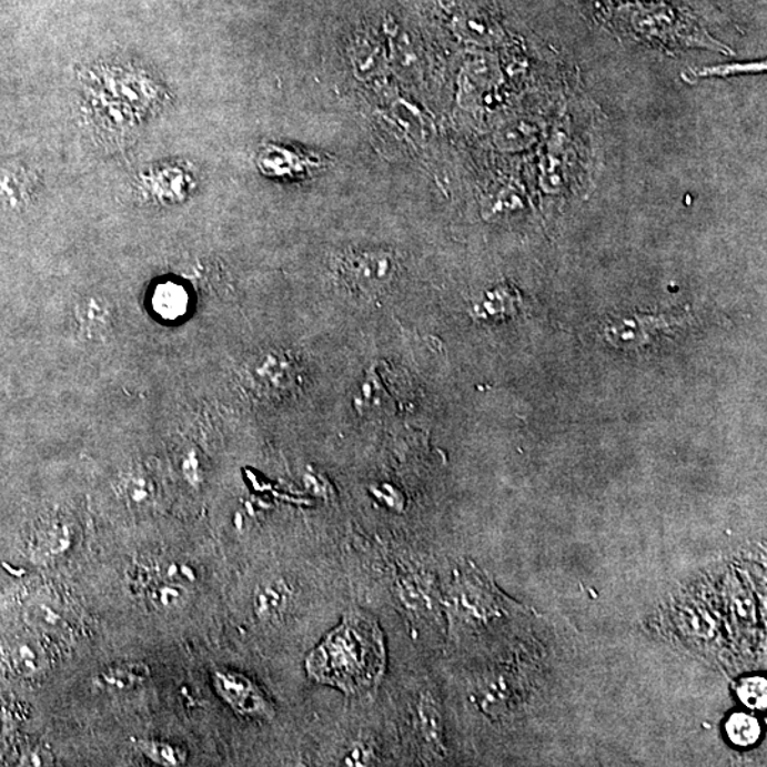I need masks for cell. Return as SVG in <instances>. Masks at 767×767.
I'll list each match as a JSON object with an SVG mask.
<instances>
[{
    "label": "cell",
    "instance_id": "cell-3",
    "mask_svg": "<svg viewBox=\"0 0 767 767\" xmlns=\"http://www.w3.org/2000/svg\"><path fill=\"white\" fill-rule=\"evenodd\" d=\"M635 30L659 38H695L693 24L679 17L677 12L662 4L654 7H635L632 12Z\"/></svg>",
    "mask_w": 767,
    "mask_h": 767
},
{
    "label": "cell",
    "instance_id": "cell-8",
    "mask_svg": "<svg viewBox=\"0 0 767 767\" xmlns=\"http://www.w3.org/2000/svg\"><path fill=\"white\" fill-rule=\"evenodd\" d=\"M738 697L748 708L755 710L766 709L767 684L761 677L741 679L738 688Z\"/></svg>",
    "mask_w": 767,
    "mask_h": 767
},
{
    "label": "cell",
    "instance_id": "cell-10",
    "mask_svg": "<svg viewBox=\"0 0 767 767\" xmlns=\"http://www.w3.org/2000/svg\"><path fill=\"white\" fill-rule=\"evenodd\" d=\"M760 69H765V65H761L760 68L759 64H730L720 65V68L704 69L695 75H698V78H716V75H734L739 73H749V71L751 70L760 71Z\"/></svg>",
    "mask_w": 767,
    "mask_h": 767
},
{
    "label": "cell",
    "instance_id": "cell-7",
    "mask_svg": "<svg viewBox=\"0 0 767 767\" xmlns=\"http://www.w3.org/2000/svg\"><path fill=\"white\" fill-rule=\"evenodd\" d=\"M761 734L758 719L748 714H734L726 723V735L734 745L749 748L759 740Z\"/></svg>",
    "mask_w": 767,
    "mask_h": 767
},
{
    "label": "cell",
    "instance_id": "cell-4",
    "mask_svg": "<svg viewBox=\"0 0 767 767\" xmlns=\"http://www.w3.org/2000/svg\"><path fill=\"white\" fill-rule=\"evenodd\" d=\"M262 166L268 174L282 178H306L314 171L324 166V161L319 157H312L306 152L281 149V147H269L263 152Z\"/></svg>",
    "mask_w": 767,
    "mask_h": 767
},
{
    "label": "cell",
    "instance_id": "cell-9",
    "mask_svg": "<svg viewBox=\"0 0 767 767\" xmlns=\"http://www.w3.org/2000/svg\"><path fill=\"white\" fill-rule=\"evenodd\" d=\"M142 748H144L145 754L149 755L151 759L159 761V764H180V759H178L175 750L172 749L171 746H168L165 744H157V741H151V744L142 745Z\"/></svg>",
    "mask_w": 767,
    "mask_h": 767
},
{
    "label": "cell",
    "instance_id": "cell-6",
    "mask_svg": "<svg viewBox=\"0 0 767 767\" xmlns=\"http://www.w3.org/2000/svg\"><path fill=\"white\" fill-rule=\"evenodd\" d=\"M188 303H190V297L185 289L172 282L160 284L152 299L155 312L166 320L184 316Z\"/></svg>",
    "mask_w": 767,
    "mask_h": 767
},
{
    "label": "cell",
    "instance_id": "cell-2",
    "mask_svg": "<svg viewBox=\"0 0 767 767\" xmlns=\"http://www.w3.org/2000/svg\"><path fill=\"white\" fill-rule=\"evenodd\" d=\"M394 259L385 252H363L344 259L342 277L353 291L373 294L393 281Z\"/></svg>",
    "mask_w": 767,
    "mask_h": 767
},
{
    "label": "cell",
    "instance_id": "cell-11",
    "mask_svg": "<svg viewBox=\"0 0 767 767\" xmlns=\"http://www.w3.org/2000/svg\"><path fill=\"white\" fill-rule=\"evenodd\" d=\"M2 2H10V0H0V3Z\"/></svg>",
    "mask_w": 767,
    "mask_h": 767
},
{
    "label": "cell",
    "instance_id": "cell-1",
    "mask_svg": "<svg viewBox=\"0 0 767 767\" xmlns=\"http://www.w3.org/2000/svg\"><path fill=\"white\" fill-rule=\"evenodd\" d=\"M383 633L362 613L347 614L307 658L310 677L344 693H369L383 677Z\"/></svg>",
    "mask_w": 767,
    "mask_h": 767
},
{
    "label": "cell",
    "instance_id": "cell-5",
    "mask_svg": "<svg viewBox=\"0 0 767 767\" xmlns=\"http://www.w3.org/2000/svg\"><path fill=\"white\" fill-rule=\"evenodd\" d=\"M216 687L223 698L241 714H261L265 710V700L259 695L251 680L235 674H218Z\"/></svg>",
    "mask_w": 767,
    "mask_h": 767
}]
</instances>
